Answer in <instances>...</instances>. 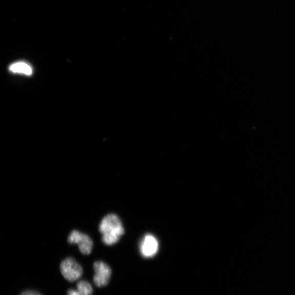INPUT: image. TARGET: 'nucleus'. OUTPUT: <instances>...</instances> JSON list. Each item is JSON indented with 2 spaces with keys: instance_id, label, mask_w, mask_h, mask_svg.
<instances>
[{
  "instance_id": "obj_1",
  "label": "nucleus",
  "mask_w": 295,
  "mask_h": 295,
  "mask_svg": "<svg viewBox=\"0 0 295 295\" xmlns=\"http://www.w3.org/2000/svg\"><path fill=\"white\" fill-rule=\"evenodd\" d=\"M99 231L102 234L103 242L107 246L114 245L125 233L121 219L114 214H108L103 219Z\"/></svg>"
},
{
  "instance_id": "obj_2",
  "label": "nucleus",
  "mask_w": 295,
  "mask_h": 295,
  "mask_svg": "<svg viewBox=\"0 0 295 295\" xmlns=\"http://www.w3.org/2000/svg\"><path fill=\"white\" fill-rule=\"evenodd\" d=\"M61 271L65 279L71 282L79 280L83 273L82 266L72 258H66L63 261Z\"/></svg>"
},
{
  "instance_id": "obj_3",
  "label": "nucleus",
  "mask_w": 295,
  "mask_h": 295,
  "mask_svg": "<svg viewBox=\"0 0 295 295\" xmlns=\"http://www.w3.org/2000/svg\"><path fill=\"white\" fill-rule=\"evenodd\" d=\"M95 274L94 283L99 288L105 287L111 279L112 275L111 268L103 261H96L94 264Z\"/></svg>"
},
{
  "instance_id": "obj_4",
  "label": "nucleus",
  "mask_w": 295,
  "mask_h": 295,
  "mask_svg": "<svg viewBox=\"0 0 295 295\" xmlns=\"http://www.w3.org/2000/svg\"><path fill=\"white\" fill-rule=\"evenodd\" d=\"M68 242L78 244L81 252L84 255L90 254L93 248V242L89 236L77 230L72 231L70 234Z\"/></svg>"
},
{
  "instance_id": "obj_5",
  "label": "nucleus",
  "mask_w": 295,
  "mask_h": 295,
  "mask_svg": "<svg viewBox=\"0 0 295 295\" xmlns=\"http://www.w3.org/2000/svg\"><path fill=\"white\" fill-rule=\"evenodd\" d=\"M158 249V242L153 235L147 234L143 239L141 244L140 250L143 257L145 258L153 257L156 254Z\"/></svg>"
},
{
  "instance_id": "obj_6",
  "label": "nucleus",
  "mask_w": 295,
  "mask_h": 295,
  "mask_svg": "<svg viewBox=\"0 0 295 295\" xmlns=\"http://www.w3.org/2000/svg\"><path fill=\"white\" fill-rule=\"evenodd\" d=\"M10 71L16 73H22L28 75H31L32 69L31 66L24 62H18L11 65L9 67Z\"/></svg>"
},
{
  "instance_id": "obj_7",
  "label": "nucleus",
  "mask_w": 295,
  "mask_h": 295,
  "mask_svg": "<svg viewBox=\"0 0 295 295\" xmlns=\"http://www.w3.org/2000/svg\"><path fill=\"white\" fill-rule=\"evenodd\" d=\"M77 291L80 295H91L93 293L91 284L86 281H81L77 284Z\"/></svg>"
},
{
  "instance_id": "obj_8",
  "label": "nucleus",
  "mask_w": 295,
  "mask_h": 295,
  "mask_svg": "<svg viewBox=\"0 0 295 295\" xmlns=\"http://www.w3.org/2000/svg\"><path fill=\"white\" fill-rule=\"evenodd\" d=\"M20 295H42V294L36 291L28 290L23 292Z\"/></svg>"
},
{
  "instance_id": "obj_9",
  "label": "nucleus",
  "mask_w": 295,
  "mask_h": 295,
  "mask_svg": "<svg viewBox=\"0 0 295 295\" xmlns=\"http://www.w3.org/2000/svg\"><path fill=\"white\" fill-rule=\"evenodd\" d=\"M67 295H80L77 290L70 289L67 291Z\"/></svg>"
}]
</instances>
